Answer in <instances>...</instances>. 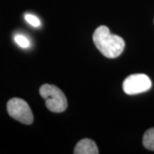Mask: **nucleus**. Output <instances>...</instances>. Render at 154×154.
<instances>
[{"label":"nucleus","instance_id":"obj_1","mask_svg":"<svg viewBox=\"0 0 154 154\" xmlns=\"http://www.w3.org/2000/svg\"><path fill=\"white\" fill-rule=\"evenodd\" d=\"M93 40L97 49L108 58H116L121 55L125 47L124 39L110 33L106 26H99L93 35Z\"/></svg>","mask_w":154,"mask_h":154},{"label":"nucleus","instance_id":"obj_2","mask_svg":"<svg viewBox=\"0 0 154 154\" xmlns=\"http://www.w3.org/2000/svg\"><path fill=\"white\" fill-rule=\"evenodd\" d=\"M39 94L45 100V105L51 112L61 113L67 109L68 102L65 95L54 85H42L39 88Z\"/></svg>","mask_w":154,"mask_h":154},{"label":"nucleus","instance_id":"obj_3","mask_svg":"<svg viewBox=\"0 0 154 154\" xmlns=\"http://www.w3.org/2000/svg\"><path fill=\"white\" fill-rule=\"evenodd\" d=\"M7 111L15 120L26 125H30L33 122V115L28 103L22 99L13 98L7 103Z\"/></svg>","mask_w":154,"mask_h":154},{"label":"nucleus","instance_id":"obj_4","mask_svg":"<svg viewBox=\"0 0 154 154\" xmlns=\"http://www.w3.org/2000/svg\"><path fill=\"white\" fill-rule=\"evenodd\" d=\"M152 88V82L146 75L134 74L130 75L123 81L122 88L124 93L128 95L141 94Z\"/></svg>","mask_w":154,"mask_h":154},{"label":"nucleus","instance_id":"obj_5","mask_svg":"<svg viewBox=\"0 0 154 154\" xmlns=\"http://www.w3.org/2000/svg\"><path fill=\"white\" fill-rule=\"evenodd\" d=\"M75 154H98L99 149L93 140L83 139L76 144L74 149Z\"/></svg>","mask_w":154,"mask_h":154},{"label":"nucleus","instance_id":"obj_6","mask_svg":"<svg viewBox=\"0 0 154 154\" xmlns=\"http://www.w3.org/2000/svg\"><path fill=\"white\" fill-rule=\"evenodd\" d=\"M142 142L145 148L154 151V128H150L144 134Z\"/></svg>","mask_w":154,"mask_h":154},{"label":"nucleus","instance_id":"obj_7","mask_svg":"<svg viewBox=\"0 0 154 154\" xmlns=\"http://www.w3.org/2000/svg\"><path fill=\"white\" fill-rule=\"evenodd\" d=\"M15 41L19 46H21L22 48H28L30 45V42L28 39V38H26L25 36H23L22 34H17L15 36Z\"/></svg>","mask_w":154,"mask_h":154},{"label":"nucleus","instance_id":"obj_8","mask_svg":"<svg viewBox=\"0 0 154 154\" xmlns=\"http://www.w3.org/2000/svg\"><path fill=\"white\" fill-rule=\"evenodd\" d=\"M25 20L33 27H35V28H38L40 26V21L38 20V18L33 15H31V14H26L25 15Z\"/></svg>","mask_w":154,"mask_h":154}]
</instances>
